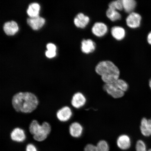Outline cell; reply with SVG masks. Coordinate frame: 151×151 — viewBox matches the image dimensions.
Listing matches in <instances>:
<instances>
[{"mask_svg": "<svg viewBox=\"0 0 151 151\" xmlns=\"http://www.w3.org/2000/svg\"><path fill=\"white\" fill-rule=\"evenodd\" d=\"M140 129L143 136L146 137L151 136V118L142 119L141 122Z\"/></svg>", "mask_w": 151, "mask_h": 151, "instance_id": "9c48e42d", "label": "cell"}, {"mask_svg": "<svg viewBox=\"0 0 151 151\" xmlns=\"http://www.w3.org/2000/svg\"><path fill=\"white\" fill-rule=\"evenodd\" d=\"M5 33L8 35H12L18 32L19 27L17 24L14 21L6 22L4 25Z\"/></svg>", "mask_w": 151, "mask_h": 151, "instance_id": "2e32d148", "label": "cell"}, {"mask_svg": "<svg viewBox=\"0 0 151 151\" xmlns=\"http://www.w3.org/2000/svg\"><path fill=\"white\" fill-rule=\"evenodd\" d=\"M84 151H97L96 146L93 144L87 145L84 149Z\"/></svg>", "mask_w": 151, "mask_h": 151, "instance_id": "d4e9b609", "label": "cell"}, {"mask_svg": "<svg viewBox=\"0 0 151 151\" xmlns=\"http://www.w3.org/2000/svg\"><path fill=\"white\" fill-rule=\"evenodd\" d=\"M46 55L48 58H52L54 57L56 55V52L55 51H52L47 50L45 53Z\"/></svg>", "mask_w": 151, "mask_h": 151, "instance_id": "83f0119b", "label": "cell"}, {"mask_svg": "<svg viewBox=\"0 0 151 151\" xmlns=\"http://www.w3.org/2000/svg\"><path fill=\"white\" fill-rule=\"evenodd\" d=\"M83 130L82 126L78 122H73L70 126L69 133L73 137L78 138L81 137L82 134Z\"/></svg>", "mask_w": 151, "mask_h": 151, "instance_id": "5bb4252c", "label": "cell"}, {"mask_svg": "<svg viewBox=\"0 0 151 151\" xmlns=\"http://www.w3.org/2000/svg\"><path fill=\"white\" fill-rule=\"evenodd\" d=\"M10 137L12 141L18 142H23L26 138L25 132L20 128H16L13 129Z\"/></svg>", "mask_w": 151, "mask_h": 151, "instance_id": "7c38bea8", "label": "cell"}, {"mask_svg": "<svg viewBox=\"0 0 151 151\" xmlns=\"http://www.w3.org/2000/svg\"><path fill=\"white\" fill-rule=\"evenodd\" d=\"M136 151H147V145L145 142L141 139L138 140L135 146Z\"/></svg>", "mask_w": 151, "mask_h": 151, "instance_id": "cb8c5ba5", "label": "cell"}, {"mask_svg": "<svg viewBox=\"0 0 151 151\" xmlns=\"http://www.w3.org/2000/svg\"><path fill=\"white\" fill-rule=\"evenodd\" d=\"M147 41L149 44L151 45V31L148 33L147 35Z\"/></svg>", "mask_w": 151, "mask_h": 151, "instance_id": "f1b7e54d", "label": "cell"}, {"mask_svg": "<svg viewBox=\"0 0 151 151\" xmlns=\"http://www.w3.org/2000/svg\"><path fill=\"white\" fill-rule=\"evenodd\" d=\"M92 33L96 36H104L108 31V28L106 24L103 22H97L94 24L92 28Z\"/></svg>", "mask_w": 151, "mask_h": 151, "instance_id": "ba28073f", "label": "cell"}, {"mask_svg": "<svg viewBox=\"0 0 151 151\" xmlns=\"http://www.w3.org/2000/svg\"><path fill=\"white\" fill-rule=\"evenodd\" d=\"M44 18L38 16L34 17H30L27 19V23L34 30H37L44 25L45 23Z\"/></svg>", "mask_w": 151, "mask_h": 151, "instance_id": "8fae6325", "label": "cell"}, {"mask_svg": "<svg viewBox=\"0 0 151 151\" xmlns=\"http://www.w3.org/2000/svg\"><path fill=\"white\" fill-rule=\"evenodd\" d=\"M71 109L68 106L62 107L56 113V116L58 119L61 122H66L69 120L72 116Z\"/></svg>", "mask_w": 151, "mask_h": 151, "instance_id": "8992f818", "label": "cell"}, {"mask_svg": "<svg viewBox=\"0 0 151 151\" xmlns=\"http://www.w3.org/2000/svg\"><path fill=\"white\" fill-rule=\"evenodd\" d=\"M113 83L119 89L124 92L127 91L129 87L127 83L122 79H119Z\"/></svg>", "mask_w": 151, "mask_h": 151, "instance_id": "44dd1931", "label": "cell"}, {"mask_svg": "<svg viewBox=\"0 0 151 151\" xmlns=\"http://www.w3.org/2000/svg\"><path fill=\"white\" fill-rule=\"evenodd\" d=\"M142 20V17L138 13L133 12L130 14L126 19V24L128 27L136 28L140 26Z\"/></svg>", "mask_w": 151, "mask_h": 151, "instance_id": "5b68a950", "label": "cell"}, {"mask_svg": "<svg viewBox=\"0 0 151 151\" xmlns=\"http://www.w3.org/2000/svg\"><path fill=\"white\" fill-rule=\"evenodd\" d=\"M51 130V126L47 122H43L42 125H40L37 120H33L29 126L30 133L33 135L34 139L39 142L46 139L50 134Z\"/></svg>", "mask_w": 151, "mask_h": 151, "instance_id": "3957f363", "label": "cell"}, {"mask_svg": "<svg viewBox=\"0 0 151 151\" xmlns=\"http://www.w3.org/2000/svg\"><path fill=\"white\" fill-rule=\"evenodd\" d=\"M111 33L113 37L118 40H121L125 36V31L120 26H114L111 28Z\"/></svg>", "mask_w": 151, "mask_h": 151, "instance_id": "e0dca14e", "label": "cell"}, {"mask_svg": "<svg viewBox=\"0 0 151 151\" xmlns=\"http://www.w3.org/2000/svg\"><path fill=\"white\" fill-rule=\"evenodd\" d=\"M95 70L97 74L101 76L102 80L105 84L114 82L119 77V70L111 61L100 62L96 66Z\"/></svg>", "mask_w": 151, "mask_h": 151, "instance_id": "7a4b0ae2", "label": "cell"}, {"mask_svg": "<svg viewBox=\"0 0 151 151\" xmlns=\"http://www.w3.org/2000/svg\"><path fill=\"white\" fill-rule=\"evenodd\" d=\"M109 8L117 11L122 10L123 9L122 0H117L111 2L109 5Z\"/></svg>", "mask_w": 151, "mask_h": 151, "instance_id": "7402d4cb", "label": "cell"}, {"mask_svg": "<svg viewBox=\"0 0 151 151\" xmlns=\"http://www.w3.org/2000/svg\"><path fill=\"white\" fill-rule=\"evenodd\" d=\"M40 6L39 4L36 3L30 4L27 10L28 15L30 17H34L39 16Z\"/></svg>", "mask_w": 151, "mask_h": 151, "instance_id": "ac0fdd59", "label": "cell"}, {"mask_svg": "<svg viewBox=\"0 0 151 151\" xmlns=\"http://www.w3.org/2000/svg\"><path fill=\"white\" fill-rule=\"evenodd\" d=\"M90 21V18L83 13H80L77 15L74 19L76 26L80 28H84L88 25Z\"/></svg>", "mask_w": 151, "mask_h": 151, "instance_id": "4fadbf2b", "label": "cell"}, {"mask_svg": "<svg viewBox=\"0 0 151 151\" xmlns=\"http://www.w3.org/2000/svg\"><path fill=\"white\" fill-rule=\"evenodd\" d=\"M149 86L150 87V90H151V78L150 79L149 82Z\"/></svg>", "mask_w": 151, "mask_h": 151, "instance_id": "f546056e", "label": "cell"}, {"mask_svg": "<svg viewBox=\"0 0 151 151\" xmlns=\"http://www.w3.org/2000/svg\"><path fill=\"white\" fill-rule=\"evenodd\" d=\"M106 16L112 22L120 19L121 15L117 10L109 8L106 12Z\"/></svg>", "mask_w": 151, "mask_h": 151, "instance_id": "ffe728a7", "label": "cell"}, {"mask_svg": "<svg viewBox=\"0 0 151 151\" xmlns=\"http://www.w3.org/2000/svg\"><path fill=\"white\" fill-rule=\"evenodd\" d=\"M86 99L83 94L80 92H77L73 95L71 104L76 109H80L83 106L86 104Z\"/></svg>", "mask_w": 151, "mask_h": 151, "instance_id": "52a82bcc", "label": "cell"}, {"mask_svg": "<svg viewBox=\"0 0 151 151\" xmlns=\"http://www.w3.org/2000/svg\"><path fill=\"white\" fill-rule=\"evenodd\" d=\"M123 9L126 12L131 13L135 8L137 6V2L134 0H122Z\"/></svg>", "mask_w": 151, "mask_h": 151, "instance_id": "d6986e66", "label": "cell"}, {"mask_svg": "<svg viewBox=\"0 0 151 151\" xmlns=\"http://www.w3.org/2000/svg\"><path fill=\"white\" fill-rule=\"evenodd\" d=\"M37 96L31 92H19L13 96V107L17 112L29 113L37 109L39 104Z\"/></svg>", "mask_w": 151, "mask_h": 151, "instance_id": "6da1fadb", "label": "cell"}, {"mask_svg": "<svg viewBox=\"0 0 151 151\" xmlns=\"http://www.w3.org/2000/svg\"><path fill=\"white\" fill-rule=\"evenodd\" d=\"M116 143L118 147L121 150H127L131 146V139L128 135L125 134L122 135L118 137Z\"/></svg>", "mask_w": 151, "mask_h": 151, "instance_id": "30bf717a", "label": "cell"}, {"mask_svg": "<svg viewBox=\"0 0 151 151\" xmlns=\"http://www.w3.org/2000/svg\"><path fill=\"white\" fill-rule=\"evenodd\" d=\"M97 151H109V147L108 143L105 140L100 141L96 146Z\"/></svg>", "mask_w": 151, "mask_h": 151, "instance_id": "603a6c76", "label": "cell"}, {"mask_svg": "<svg viewBox=\"0 0 151 151\" xmlns=\"http://www.w3.org/2000/svg\"><path fill=\"white\" fill-rule=\"evenodd\" d=\"M96 49L95 42L92 40H83L82 42L81 50L84 53L88 54L93 52Z\"/></svg>", "mask_w": 151, "mask_h": 151, "instance_id": "9a60e30c", "label": "cell"}, {"mask_svg": "<svg viewBox=\"0 0 151 151\" xmlns=\"http://www.w3.org/2000/svg\"><path fill=\"white\" fill-rule=\"evenodd\" d=\"M147 151H151V148L148 149V150Z\"/></svg>", "mask_w": 151, "mask_h": 151, "instance_id": "4dcf8cb0", "label": "cell"}, {"mask_svg": "<svg viewBox=\"0 0 151 151\" xmlns=\"http://www.w3.org/2000/svg\"><path fill=\"white\" fill-rule=\"evenodd\" d=\"M103 88L107 93L114 99L122 98L124 95V92L119 89L113 83L105 84Z\"/></svg>", "mask_w": 151, "mask_h": 151, "instance_id": "277c9868", "label": "cell"}, {"mask_svg": "<svg viewBox=\"0 0 151 151\" xmlns=\"http://www.w3.org/2000/svg\"><path fill=\"white\" fill-rule=\"evenodd\" d=\"M26 151H38L36 147L32 144H28L26 147Z\"/></svg>", "mask_w": 151, "mask_h": 151, "instance_id": "484cf974", "label": "cell"}, {"mask_svg": "<svg viewBox=\"0 0 151 151\" xmlns=\"http://www.w3.org/2000/svg\"><path fill=\"white\" fill-rule=\"evenodd\" d=\"M47 48L48 50L56 52V46L52 43H49L47 45Z\"/></svg>", "mask_w": 151, "mask_h": 151, "instance_id": "4316f807", "label": "cell"}]
</instances>
